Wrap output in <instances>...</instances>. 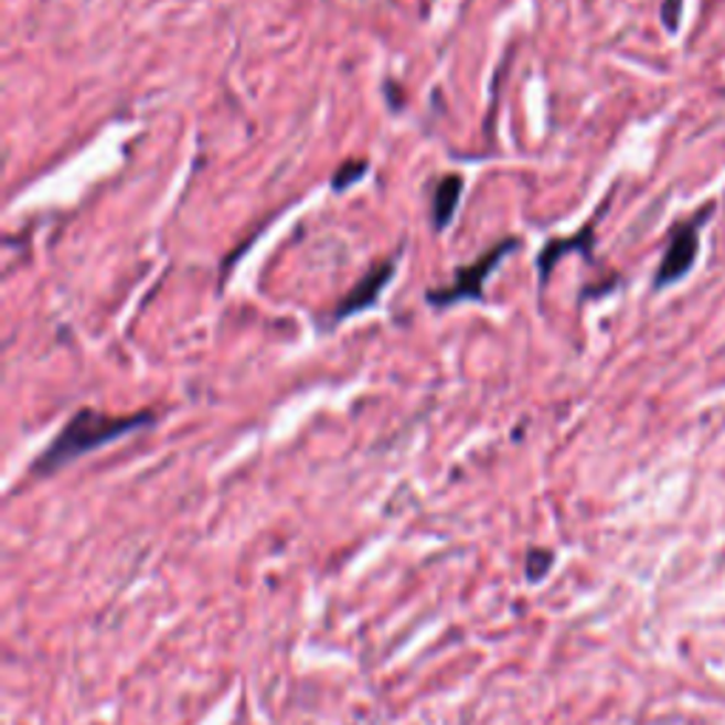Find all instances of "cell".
<instances>
[{
    "mask_svg": "<svg viewBox=\"0 0 725 725\" xmlns=\"http://www.w3.org/2000/svg\"><path fill=\"white\" fill-rule=\"evenodd\" d=\"M157 423L153 412H139V414H103L97 408H79L72 414L57 437L49 443V448L34 459L32 473L34 477H54L57 471L68 468L77 462L85 454L99 451L105 445L117 443V439L128 437L134 431L151 428Z\"/></svg>",
    "mask_w": 725,
    "mask_h": 725,
    "instance_id": "obj_1",
    "label": "cell"
},
{
    "mask_svg": "<svg viewBox=\"0 0 725 725\" xmlns=\"http://www.w3.org/2000/svg\"><path fill=\"white\" fill-rule=\"evenodd\" d=\"M513 249H519V238H504L497 247H490L488 253L479 255L477 262H471L468 267H459L457 273H454L451 284H445L443 289L425 292V301L431 303L434 309H448L462 301H482L488 275L493 273Z\"/></svg>",
    "mask_w": 725,
    "mask_h": 725,
    "instance_id": "obj_2",
    "label": "cell"
},
{
    "mask_svg": "<svg viewBox=\"0 0 725 725\" xmlns=\"http://www.w3.org/2000/svg\"><path fill=\"white\" fill-rule=\"evenodd\" d=\"M708 210H703L694 222L674 227L672 238H669L667 255H663L658 275H654V287H669V284L680 281V278L694 267V258H697L700 249V224L706 222Z\"/></svg>",
    "mask_w": 725,
    "mask_h": 725,
    "instance_id": "obj_3",
    "label": "cell"
},
{
    "mask_svg": "<svg viewBox=\"0 0 725 725\" xmlns=\"http://www.w3.org/2000/svg\"><path fill=\"white\" fill-rule=\"evenodd\" d=\"M394 275H397V255H394V258H386V262L374 264V267L369 269V273L363 275L346 295H343V298H340L338 307H334L332 312V323L346 321L352 314L372 309L374 303L380 301V295H383V289L388 287V281H392Z\"/></svg>",
    "mask_w": 725,
    "mask_h": 725,
    "instance_id": "obj_4",
    "label": "cell"
},
{
    "mask_svg": "<svg viewBox=\"0 0 725 725\" xmlns=\"http://www.w3.org/2000/svg\"><path fill=\"white\" fill-rule=\"evenodd\" d=\"M462 177L457 173H448V177L437 179L431 188V222L437 230H445L454 222V213H457L459 202H462Z\"/></svg>",
    "mask_w": 725,
    "mask_h": 725,
    "instance_id": "obj_5",
    "label": "cell"
},
{
    "mask_svg": "<svg viewBox=\"0 0 725 725\" xmlns=\"http://www.w3.org/2000/svg\"><path fill=\"white\" fill-rule=\"evenodd\" d=\"M573 249H582V253L589 258V249H593V227L582 230L578 236L567 238V242H564V238H556V242H550L547 247L539 253V278H542V287L547 284L550 273H553V267L558 264V258H562L564 253H573Z\"/></svg>",
    "mask_w": 725,
    "mask_h": 725,
    "instance_id": "obj_6",
    "label": "cell"
},
{
    "mask_svg": "<svg viewBox=\"0 0 725 725\" xmlns=\"http://www.w3.org/2000/svg\"><path fill=\"white\" fill-rule=\"evenodd\" d=\"M366 170L369 162H363V159H349V162L340 164L338 173L332 177V190L334 193H343V190H349L354 182L366 177Z\"/></svg>",
    "mask_w": 725,
    "mask_h": 725,
    "instance_id": "obj_7",
    "label": "cell"
},
{
    "mask_svg": "<svg viewBox=\"0 0 725 725\" xmlns=\"http://www.w3.org/2000/svg\"><path fill=\"white\" fill-rule=\"evenodd\" d=\"M550 564H553V553L547 550H530L527 553V578L533 584L542 582L544 575H547Z\"/></svg>",
    "mask_w": 725,
    "mask_h": 725,
    "instance_id": "obj_8",
    "label": "cell"
},
{
    "mask_svg": "<svg viewBox=\"0 0 725 725\" xmlns=\"http://www.w3.org/2000/svg\"><path fill=\"white\" fill-rule=\"evenodd\" d=\"M680 3L683 0H663V23H667V29H678V20H680Z\"/></svg>",
    "mask_w": 725,
    "mask_h": 725,
    "instance_id": "obj_9",
    "label": "cell"
}]
</instances>
